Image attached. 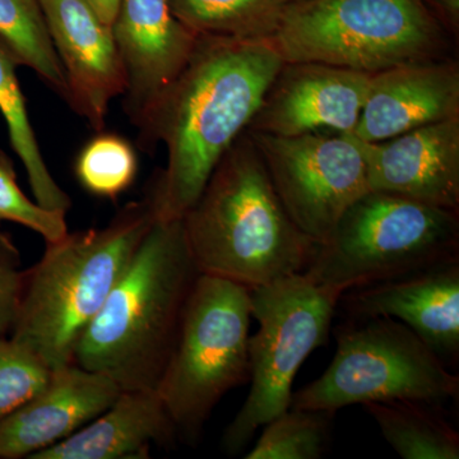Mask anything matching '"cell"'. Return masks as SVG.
I'll list each match as a JSON object with an SVG mask.
<instances>
[{
	"instance_id": "obj_17",
	"label": "cell",
	"mask_w": 459,
	"mask_h": 459,
	"mask_svg": "<svg viewBox=\"0 0 459 459\" xmlns=\"http://www.w3.org/2000/svg\"><path fill=\"white\" fill-rule=\"evenodd\" d=\"M453 117H459V65L446 57L371 74L351 134L376 143Z\"/></svg>"
},
{
	"instance_id": "obj_19",
	"label": "cell",
	"mask_w": 459,
	"mask_h": 459,
	"mask_svg": "<svg viewBox=\"0 0 459 459\" xmlns=\"http://www.w3.org/2000/svg\"><path fill=\"white\" fill-rule=\"evenodd\" d=\"M362 407L401 458H459V433L443 415L439 403L397 400Z\"/></svg>"
},
{
	"instance_id": "obj_28",
	"label": "cell",
	"mask_w": 459,
	"mask_h": 459,
	"mask_svg": "<svg viewBox=\"0 0 459 459\" xmlns=\"http://www.w3.org/2000/svg\"><path fill=\"white\" fill-rule=\"evenodd\" d=\"M452 36L459 31V0H428Z\"/></svg>"
},
{
	"instance_id": "obj_16",
	"label": "cell",
	"mask_w": 459,
	"mask_h": 459,
	"mask_svg": "<svg viewBox=\"0 0 459 459\" xmlns=\"http://www.w3.org/2000/svg\"><path fill=\"white\" fill-rule=\"evenodd\" d=\"M120 386L72 362L51 370L47 385L0 420V459L31 458L62 442L108 410Z\"/></svg>"
},
{
	"instance_id": "obj_27",
	"label": "cell",
	"mask_w": 459,
	"mask_h": 459,
	"mask_svg": "<svg viewBox=\"0 0 459 459\" xmlns=\"http://www.w3.org/2000/svg\"><path fill=\"white\" fill-rule=\"evenodd\" d=\"M20 255L0 249V337L12 332L20 309L25 273L18 270Z\"/></svg>"
},
{
	"instance_id": "obj_8",
	"label": "cell",
	"mask_w": 459,
	"mask_h": 459,
	"mask_svg": "<svg viewBox=\"0 0 459 459\" xmlns=\"http://www.w3.org/2000/svg\"><path fill=\"white\" fill-rule=\"evenodd\" d=\"M341 296L304 273L250 289L259 328L249 337V394L223 433L229 455H240L259 429L291 407L296 374L327 343Z\"/></svg>"
},
{
	"instance_id": "obj_29",
	"label": "cell",
	"mask_w": 459,
	"mask_h": 459,
	"mask_svg": "<svg viewBox=\"0 0 459 459\" xmlns=\"http://www.w3.org/2000/svg\"><path fill=\"white\" fill-rule=\"evenodd\" d=\"M87 2L105 25L113 26L122 0H87Z\"/></svg>"
},
{
	"instance_id": "obj_4",
	"label": "cell",
	"mask_w": 459,
	"mask_h": 459,
	"mask_svg": "<svg viewBox=\"0 0 459 459\" xmlns=\"http://www.w3.org/2000/svg\"><path fill=\"white\" fill-rule=\"evenodd\" d=\"M150 198L132 202L107 228L66 234L47 243L40 261L26 272L12 340L50 370L74 362L84 331L155 221Z\"/></svg>"
},
{
	"instance_id": "obj_14",
	"label": "cell",
	"mask_w": 459,
	"mask_h": 459,
	"mask_svg": "<svg viewBox=\"0 0 459 459\" xmlns=\"http://www.w3.org/2000/svg\"><path fill=\"white\" fill-rule=\"evenodd\" d=\"M351 319L403 323L451 369L459 359V259L359 287L340 299Z\"/></svg>"
},
{
	"instance_id": "obj_21",
	"label": "cell",
	"mask_w": 459,
	"mask_h": 459,
	"mask_svg": "<svg viewBox=\"0 0 459 459\" xmlns=\"http://www.w3.org/2000/svg\"><path fill=\"white\" fill-rule=\"evenodd\" d=\"M174 17L197 36L265 40L279 30L287 0H166Z\"/></svg>"
},
{
	"instance_id": "obj_2",
	"label": "cell",
	"mask_w": 459,
	"mask_h": 459,
	"mask_svg": "<svg viewBox=\"0 0 459 459\" xmlns=\"http://www.w3.org/2000/svg\"><path fill=\"white\" fill-rule=\"evenodd\" d=\"M181 221L199 273L249 289L304 273L318 246L290 219L247 131Z\"/></svg>"
},
{
	"instance_id": "obj_23",
	"label": "cell",
	"mask_w": 459,
	"mask_h": 459,
	"mask_svg": "<svg viewBox=\"0 0 459 459\" xmlns=\"http://www.w3.org/2000/svg\"><path fill=\"white\" fill-rule=\"evenodd\" d=\"M336 412L290 407L264 425L247 459H319L331 446Z\"/></svg>"
},
{
	"instance_id": "obj_5",
	"label": "cell",
	"mask_w": 459,
	"mask_h": 459,
	"mask_svg": "<svg viewBox=\"0 0 459 459\" xmlns=\"http://www.w3.org/2000/svg\"><path fill=\"white\" fill-rule=\"evenodd\" d=\"M452 38L428 0H301L287 3L271 40L285 63L374 74L451 57Z\"/></svg>"
},
{
	"instance_id": "obj_31",
	"label": "cell",
	"mask_w": 459,
	"mask_h": 459,
	"mask_svg": "<svg viewBox=\"0 0 459 459\" xmlns=\"http://www.w3.org/2000/svg\"><path fill=\"white\" fill-rule=\"evenodd\" d=\"M289 3L301 2V0H287Z\"/></svg>"
},
{
	"instance_id": "obj_9",
	"label": "cell",
	"mask_w": 459,
	"mask_h": 459,
	"mask_svg": "<svg viewBox=\"0 0 459 459\" xmlns=\"http://www.w3.org/2000/svg\"><path fill=\"white\" fill-rule=\"evenodd\" d=\"M336 340L328 369L292 394L291 407L337 412L371 402L458 397L457 374L398 320L351 319L337 327Z\"/></svg>"
},
{
	"instance_id": "obj_18",
	"label": "cell",
	"mask_w": 459,
	"mask_h": 459,
	"mask_svg": "<svg viewBox=\"0 0 459 459\" xmlns=\"http://www.w3.org/2000/svg\"><path fill=\"white\" fill-rule=\"evenodd\" d=\"M177 439V429L155 391H122L98 418L30 459L144 458L153 443L170 446Z\"/></svg>"
},
{
	"instance_id": "obj_15",
	"label": "cell",
	"mask_w": 459,
	"mask_h": 459,
	"mask_svg": "<svg viewBox=\"0 0 459 459\" xmlns=\"http://www.w3.org/2000/svg\"><path fill=\"white\" fill-rule=\"evenodd\" d=\"M359 143L370 190L459 212V117Z\"/></svg>"
},
{
	"instance_id": "obj_7",
	"label": "cell",
	"mask_w": 459,
	"mask_h": 459,
	"mask_svg": "<svg viewBox=\"0 0 459 459\" xmlns=\"http://www.w3.org/2000/svg\"><path fill=\"white\" fill-rule=\"evenodd\" d=\"M250 319L249 287L198 274L155 391L188 446L220 401L249 382Z\"/></svg>"
},
{
	"instance_id": "obj_10",
	"label": "cell",
	"mask_w": 459,
	"mask_h": 459,
	"mask_svg": "<svg viewBox=\"0 0 459 459\" xmlns=\"http://www.w3.org/2000/svg\"><path fill=\"white\" fill-rule=\"evenodd\" d=\"M247 133L290 219L316 244L327 240L346 211L370 192L360 143L351 133Z\"/></svg>"
},
{
	"instance_id": "obj_24",
	"label": "cell",
	"mask_w": 459,
	"mask_h": 459,
	"mask_svg": "<svg viewBox=\"0 0 459 459\" xmlns=\"http://www.w3.org/2000/svg\"><path fill=\"white\" fill-rule=\"evenodd\" d=\"M138 172L131 142L114 133L100 132L82 148L75 161V177L91 195L115 199L129 189Z\"/></svg>"
},
{
	"instance_id": "obj_25",
	"label": "cell",
	"mask_w": 459,
	"mask_h": 459,
	"mask_svg": "<svg viewBox=\"0 0 459 459\" xmlns=\"http://www.w3.org/2000/svg\"><path fill=\"white\" fill-rule=\"evenodd\" d=\"M51 370L12 338L0 337V420L39 394Z\"/></svg>"
},
{
	"instance_id": "obj_26",
	"label": "cell",
	"mask_w": 459,
	"mask_h": 459,
	"mask_svg": "<svg viewBox=\"0 0 459 459\" xmlns=\"http://www.w3.org/2000/svg\"><path fill=\"white\" fill-rule=\"evenodd\" d=\"M65 213L27 198L18 186L11 162L0 151V221L16 222L40 235L47 243H56L68 234Z\"/></svg>"
},
{
	"instance_id": "obj_30",
	"label": "cell",
	"mask_w": 459,
	"mask_h": 459,
	"mask_svg": "<svg viewBox=\"0 0 459 459\" xmlns=\"http://www.w3.org/2000/svg\"><path fill=\"white\" fill-rule=\"evenodd\" d=\"M0 249L11 250V252L17 250L16 247H14L13 243H12L11 238H9L7 235L3 234L2 231H0Z\"/></svg>"
},
{
	"instance_id": "obj_11",
	"label": "cell",
	"mask_w": 459,
	"mask_h": 459,
	"mask_svg": "<svg viewBox=\"0 0 459 459\" xmlns=\"http://www.w3.org/2000/svg\"><path fill=\"white\" fill-rule=\"evenodd\" d=\"M371 74L319 62L283 63L247 131L299 137L349 134L370 89Z\"/></svg>"
},
{
	"instance_id": "obj_3",
	"label": "cell",
	"mask_w": 459,
	"mask_h": 459,
	"mask_svg": "<svg viewBox=\"0 0 459 459\" xmlns=\"http://www.w3.org/2000/svg\"><path fill=\"white\" fill-rule=\"evenodd\" d=\"M199 271L183 221L157 220L74 352L122 391H156Z\"/></svg>"
},
{
	"instance_id": "obj_22",
	"label": "cell",
	"mask_w": 459,
	"mask_h": 459,
	"mask_svg": "<svg viewBox=\"0 0 459 459\" xmlns=\"http://www.w3.org/2000/svg\"><path fill=\"white\" fill-rule=\"evenodd\" d=\"M0 38L68 104V84L39 0H0Z\"/></svg>"
},
{
	"instance_id": "obj_12",
	"label": "cell",
	"mask_w": 459,
	"mask_h": 459,
	"mask_svg": "<svg viewBox=\"0 0 459 459\" xmlns=\"http://www.w3.org/2000/svg\"><path fill=\"white\" fill-rule=\"evenodd\" d=\"M68 84V105L102 132L108 107L126 87L113 30L87 0H39Z\"/></svg>"
},
{
	"instance_id": "obj_1",
	"label": "cell",
	"mask_w": 459,
	"mask_h": 459,
	"mask_svg": "<svg viewBox=\"0 0 459 459\" xmlns=\"http://www.w3.org/2000/svg\"><path fill=\"white\" fill-rule=\"evenodd\" d=\"M283 63L271 39L198 36L188 63L138 128L143 150L162 143L168 152L148 195L157 220L188 212Z\"/></svg>"
},
{
	"instance_id": "obj_6",
	"label": "cell",
	"mask_w": 459,
	"mask_h": 459,
	"mask_svg": "<svg viewBox=\"0 0 459 459\" xmlns=\"http://www.w3.org/2000/svg\"><path fill=\"white\" fill-rule=\"evenodd\" d=\"M458 259V211L370 190L316 246L304 274L344 294Z\"/></svg>"
},
{
	"instance_id": "obj_13",
	"label": "cell",
	"mask_w": 459,
	"mask_h": 459,
	"mask_svg": "<svg viewBox=\"0 0 459 459\" xmlns=\"http://www.w3.org/2000/svg\"><path fill=\"white\" fill-rule=\"evenodd\" d=\"M111 30L126 69L124 111L140 128L188 63L198 36L166 0H122Z\"/></svg>"
},
{
	"instance_id": "obj_20",
	"label": "cell",
	"mask_w": 459,
	"mask_h": 459,
	"mask_svg": "<svg viewBox=\"0 0 459 459\" xmlns=\"http://www.w3.org/2000/svg\"><path fill=\"white\" fill-rule=\"evenodd\" d=\"M18 65L22 63L17 54L0 38V113L7 123L12 147L25 166L35 201L49 210L66 212L71 198L54 180L39 147L18 82Z\"/></svg>"
}]
</instances>
